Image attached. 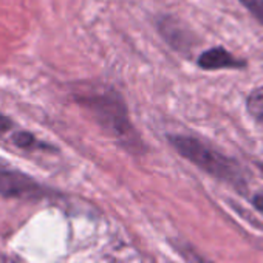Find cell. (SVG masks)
Segmentation results:
<instances>
[{
    "instance_id": "cell-3",
    "label": "cell",
    "mask_w": 263,
    "mask_h": 263,
    "mask_svg": "<svg viewBox=\"0 0 263 263\" xmlns=\"http://www.w3.org/2000/svg\"><path fill=\"white\" fill-rule=\"evenodd\" d=\"M197 65L203 70H221V68H234V70H240V68H246L248 62L245 59H238L234 54H231L226 48L223 47H212L206 51H203L198 59H197Z\"/></svg>"
},
{
    "instance_id": "cell-7",
    "label": "cell",
    "mask_w": 263,
    "mask_h": 263,
    "mask_svg": "<svg viewBox=\"0 0 263 263\" xmlns=\"http://www.w3.org/2000/svg\"><path fill=\"white\" fill-rule=\"evenodd\" d=\"M13 141L19 146V147H34L37 143H36V140H34V137L33 135H30V134H16L14 137H13Z\"/></svg>"
},
{
    "instance_id": "cell-5",
    "label": "cell",
    "mask_w": 263,
    "mask_h": 263,
    "mask_svg": "<svg viewBox=\"0 0 263 263\" xmlns=\"http://www.w3.org/2000/svg\"><path fill=\"white\" fill-rule=\"evenodd\" d=\"M248 113L260 124H263V87L254 88L246 98Z\"/></svg>"
},
{
    "instance_id": "cell-4",
    "label": "cell",
    "mask_w": 263,
    "mask_h": 263,
    "mask_svg": "<svg viewBox=\"0 0 263 263\" xmlns=\"http://www.w3.org/2000/svg\"><path fill=\"white\" fill-rule=\"evenodd\" d=\"M158 31L160 34L166 39L167 44H171L174 48L177 50H186L191 45V34L187 33V30L184 28V25L169 16H163L158 22H157Z\"/></svg>"
},
{
    "instance_id": "cell-10",
    "label": "cell",
    "mask_w": 263,
    "mask_h": 263,
    "mask_svg": "<svg viewBox=\"0 0 263 263\" xmlns=\"http://www.w3.org/2000/svg\"><path fill=\"white\" fill-rule=\"evenodd\" d=\"M255 166H257V169L260 171V174L263 175V163H255Z\"/></svg>"
},
{
    "instance_id": "cell-1",
    "label": "cell",
    "mask_w": 263,
    "mask_h": 263,
    "mask_svg": "<svg viewBox=\"0 0 263 263\" xmlns=\"http://www.w3.org/2000/svg\"><path fill=\"white\" fill-rule=\"evenodd\" d=\"M78 101L122 149L132 154L144 152V144L130 121L128 108L121 93L111 87H99L78 96Z\"/></svg>"
},
{
    "instance_id": "cell-9",
    "label": "cell",
    "mask_w": 263,
    "mask_h": 263,
    "mask_svg": "<svg viewBox=\"0 0 263 263\" xmlns=\"http://www.w3.org/2000/svg\"><path fill=\"white\" fill-rule=\"evenodd\" d=\"M10 121H8V118H5L2 113H0V132H5L10 125Z\"/></svg>"
},
{
    "instance_id": "cell-8",
    "label": "cell",
    "mask_w": 263,
    "mask_h": 263,
    "mask_svg": "<svg viewBox=\"0 0 263 263\" xmlns=\"http://www.w3.org/2000/svg\"><path fill=\"white\" fill-rule=\"evenodd\" d=\"M251 203H252V206H254L258 212H261V214H263V192L255 194V195L252 197Z\"/></svg>"
},
{
    "instance_id": "cell-2",
    "label": "cell",
    "mask_w": 263,
    "mask_h": 263,
    "mask_svg": "<svg viewBox=\"0 0 263 263\" xmlns=\"http://www.w3.org/2000/svg\"><path fill=\"white\" fill-rule=\"evenodd\" d=\"M169 143L183 158L191 161L194 166L245 194L248 187V178L237 160L189 135H169Z\"/></svg>"
},
{
    "instance_id": "cell-6",
    "label": "cell",
    "mask_w": 263,
    "mask_h": 263,
    "mask_svg": "<svg viewBox=\"0 0 263 263\" xmlns=\"http://www.w3.org/2000/svg\"><path fill=\"white\" fill-rule=\"evenodd\" d=\"M238 2L252 14V17L263 25V0H238Z\"/></svg>"
}]
</instances>
